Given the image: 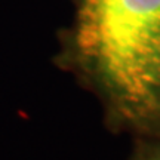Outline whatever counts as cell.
<instances>
[{"mask_svg": "<svg viewBox=\"0 0 160 160\" xmlns=\"http://www.w3.org/2000/svg\"><path fill=\"white\" fill-rule=\"evenodd\" d=\"M71 64L113 125H160V0H79Z\"/></svg>", "mask_w": 160, "mask_h": 160, "instance_id": "1", "label": "cell"}, {"mask_svg": "<svg viewBox=\"0 0 160 160\" xmlns=\"http://www.w3.org/2000/svg\"><path fill=\"white\" fill-rule=\"evenodd\" d=\"M137 160H160V148L148 150L139 156Z\"/></svg>", "mask_w": 160, "mask_h": 160, "instance_id": "2", "label": "cell"}]
</instances>
